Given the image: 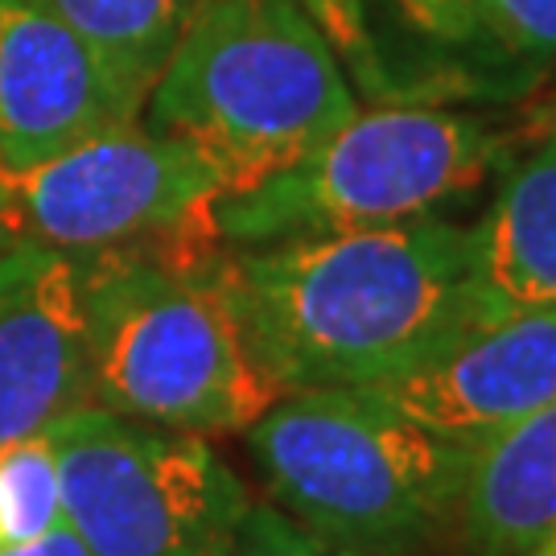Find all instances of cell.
Wrapping results in <instances>:
<instances>
[{"instance_id": "6da1fadb", "label": "cell", "mask_w": 556, "mask_h": 556, "mask_svg": "<svg viewBox=\"0 0 556 556\" xmlns=\"http://www.w3.org/2000/svg\"><path fill=\"white\" fill-rule=\"evenodd\" d=\"M243 342L280 392L371 388L503 314L475 264V227L388 223L223 248Z\"/></svg>"}, {"instance_id": "7a4b0ae2", "label": "cell", "mask_w": 556, "mask_h": 556, "mask_svg": "<svg viewBox=\"0 0 556 556\" xmlns=\"http://www.w3.org/2000/svg\"><path fill=\"white\" fill-rule=\"evenodd\" d=\"M223 243L83 256L87 404L194 438L248 433L280 396L219 273Z\"/></svg>"}, {"instance_id": "3957f363", "label": "cell", "mask_w": 556, "mask_h": 556, "mask_svg": "<svg viewBox=\"0 0 556 556\" xmlns=\"http://www.w3.org/2000/svg\"><path fill=\"white\" fill-rule=\"evenodd\" d=\"M355 112V87L301 0H190L144 100V124L194 144L223 194L277 178Z\"/></svg>"}, {"instance_id": "277c9868", "label": "cell", "mask_w": 556, "mask_h": 556, "mask_svg": "<svg viewBox=\"0 0 556 556\" xmlns=\"http://www.w3.org/2000/svg\"><path fill=\"white\" fill-rule=\"evenodd\" d=\"M273 507L355 556H400L454 519L466 445L358 388L280 392L248 429Z\"/></svg>"}, {"instance_id": "5b68a950", "label": "cell", "mask_w": 556, "mask_h": 556, "mask_svg": "<svg viewBox=\"0 0 556 556\" xmlns=\"http://www.w3.org/2000/svg\"><path fill=\"white\" fill-rule=\"evenodd\" d=\"M503 140L475 116L445 108L355 112L298 165L215 202L223 248L388 227L438 215L495 169Z\"/></svg>"}, {"instance_id": "8992f818", "label": "cell", "mask_w": 556, "mask_h": 556, "mask_svg": "<svg viewBox=\"0 0 556 556\" xmlns=\"http://www.w3.org/2000/svg\"><path fill=\"white\" fill-rule=\"evenodd\" d=\"M66 528L91 556H215L256 498L211 441L83 404L50 429Z\"/></svg>"}, {"instance_id": "52a82bcc", "label": "cell", "mask_w": 556, "mask_h": 556, "mask_svg": "<svg viewBox=\"0 0 556 556\" xmlns=\"http://www.w3.org/2000/svg\"><path fill=\"white\" fill-rule=\"evenodd\" d=\"M223 178L194 144L119 124L29 169H0V236L66 256L219 243Z\"/></svg>"}, {"instance_id": "ba28073f", "label": "cell", "mask_w": 556, "mask_h": 556, "mask_svg": "<svg viewBox=\"0 0 556 556\" xmlns=\"http://www.w3.org/2000/svg\"><path fill=\"white\" fill-rule=\"evenodd\" d=\"M144 116L96 46L41 0H0V169H29Z\"/></svg>"}, {"instance_id": "9c48e42d", "label": "cell", "mask_w": 556, "mask_h": 556, "mask_svg": "<svg viewBox=\"0 0 556 556\" xmlns=\"http://www.w3.org/2000/svg\"><path fill=\"white\" fill-rule=\"evenodd\" d=\"M358 392L457 445L503 433L556 404V305L503 309L450 351Z\"/></svg>"}, {"instance_id": "30bf717a", "label": "cell", "mask_w": 556, "mask_h": 556, "mask_svg": "<svg viewBox=\"0 0 556 556\" xmlns=\"http://www.w3.org/2000/svg\"><path fill=\"white\" fill-rule=\"evenodd\" d=\"M87 404L79 264L0 236V450Z\"/></svg>"}, {"instance_id": "8fae6325", "label": "cell", "mask_w": 556, "mask_h": 556, "mask_svg": "<svg viewBox=\"0 0 556 556\" xmlns=\"http://www.w3.org/2000/svg\"><path fill=\"white\" fill-rule=\"evenodd\" d=\"M450 523L475 556H544L556 536V404L466 445Z\"/></svg>"}, {"instance_id": "7c38bea8", "label": "cell", "mask_w": 556, "mask_h": 556, "mask_svg": "<svg viewBox=\"0 0 556 556\" xmlns=\"http://www.w3.org/2000/svg\"><path fill=\"white\" fill-rule=\"evenodd\" d=\"M475 264L503 309L556 305V132L507 169L475 227Z\"/></svg>"}, {"instance_id": "4fadbf2b", "label": "cell", "mask_w": 556, "mask_h": 556, "mask_svg": "<svg viewBox=\"0 0 556 556\" xmlns=\"http://www.w3.org/2000/svg\"><path fill=\"white\" fill-rule=\"evenodd\" d=\"M79 38L96 46L112 75L140 103L149 100L190 13V0H41Z\"/></svg>"}, {"instance_id": "5bb4252c", "label": "cell", "mask_w": 556, "mask_h": 556, "mask_svg": "<svg viewBox=\"0 0 556 556\" xmlns=\"http://www.w3.org/2000/svg\"><path fill=\"white\" fill-rule=\"evenodd\" d=\"M0 503H4V540H34L66 523L50 433L13 441L0 450Z\"/></svg>"}, {"instance_id": "9a60e30c", "label": "cell", "mask_w": 556, "mask_h": 556, "mask_svg": "<svg viewBox=\"0 0 556 556\" xmlns=\"http://www.w3.org/2000/svg\"><path fill=\"white\" fill-rule=\"evenodd\" d=\"M470 17L516 59H556V0H470Z\"/></svg>"}, {"instance_id": "2e32d148", "label": "cell", "mask_w": 556, "mask_h": 556, "mask_svg": "<svg viewBox=\"0 0 556 556\" xmlns=\"http://www.w3.org/2000/svg\"><path fill=\"white\" fill-rule=\"evenodd\" d=\"M301 9L318 21L326 41L334 46L338 62L363 91H388V71L379 62L376 38L367 25L363 0H301Z\"/></svg>"}, {"instance_id": "e0dca14e", "label": "cell", "mask_w": 556, "mask_h": 556, "mask_svg": "<svg viewBox=\"0 0 556 556\" xmlns=\"http://www.w3.org/2000/svg\"><path fill=\"white\" fill-rule=\"evenodd\" d=\"M215 556H355L305 532L273 503H252L231 540Z\"/></svg>"}, {"instance_id": "ac0fdd59", "label": "cell", "mask_w": 556, "mask_h": 556, "mask_svg": "<svg viewBox=\"0 0 556 556\" xmlns=\"http://www.w3.org/2000/svg\"><path fill=\"white\" fill-rule=\"evenodd\" d=\"M404 9L441 38H466L475 34V17H470V0H404Z\"/></svg>"}, {"instance_id": "d6986e66", "label": "cell", "mask_w": 556, "mask_h": 556, "mask_svg": "<svg viewBox=\"0 0 556 556\" xmlns=\"http://www.w3.org/2000/svg\"><path fill=\"white\" fill-rule=\"evenodd\" d=\"M0 556H91V548H87V544H83L66 523H62V528L46 532V536L4 540V544H0Z\"/></svg>"}, {"instance_id": "ffe728a7", "label": "cell", "mask_w": 556, "mask_h": 556, "mask_svg": "<svg viewBox=\"0 0 556 556\" xmlns=\"http://www.w3.org/2000/svg\"><path fill=\"white\" fill-rule=\"evenodd\" d=\"M0 544H4V503H0Z\"/></svg>"}, {"instance_id": "44dd1931", "label": "cell", "mask_w": 556, "mask_h": 556, "mask_svg": "<svg viewBox=\"0 0 556 556\" xmlns=\"http://www.w3.org/2000/svg\"><path fill=\"white\" fill-rule=\"evenodd\" d=\"M544 556H556V536H553V544H548V548H544Z\"/></svg>"}]
</instances>
